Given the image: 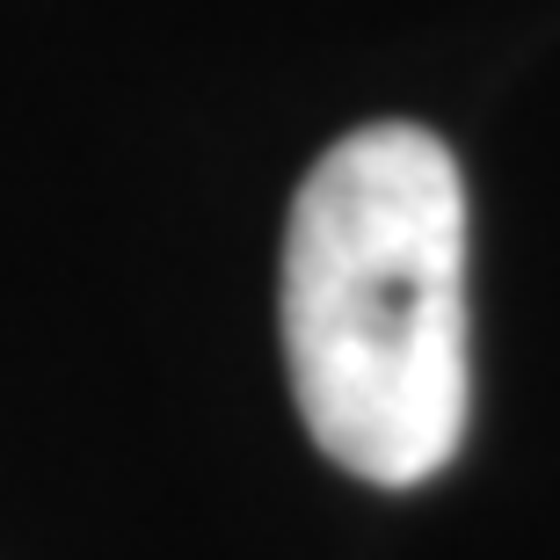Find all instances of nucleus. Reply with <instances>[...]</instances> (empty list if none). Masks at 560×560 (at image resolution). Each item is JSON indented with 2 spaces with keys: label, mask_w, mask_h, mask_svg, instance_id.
<instances>
[{
  "label": "nucleus",
  "mask_w": 560,
  "mask_h": 560,
  "mask_svg": "<svg viewBox=\"0 0 560 560\" xmlns=\"http://www.w3.org/2000/svg\"><path fill=\"white\" fill-rule=\"evenodd\" d=\"M284 364L313 444L372 488L444 474L466 436V183L422 125H364L299 183Z\"/></svg>",
  "instance_id": "f257e3e1"
}]
</instances>
